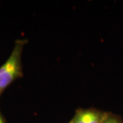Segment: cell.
<instances>
[{"mask_svg":"<svg viewBox=\"0 0 123 123\" xmlns=\"http://www.w3.org/2000/svg\"><path fill=\"white\" fill-rule=\"evenodd\" d=\"M27 39L15 41L10 56L0 67V95L10 85L22 77V54Z\"/></svg>","mask_w":123,"mask_h":123,"instance_id":"cell-1","label":"cell"},{"mask_svg":"<svg viewBox=\"0 0 123 123\" xmlns=\"http://www.w3.org/2000/svg\"><path fill=\"white\" fill-rule=\"evenodd\" d=\"M103 123H123V122L118 118L115 117L114 116L109 114Z\"/></svg>","mask_w":123,"mask_h":123,"instance_id":"cell-3","label":"cell"},{"mask_svg":"<svg viewBox=\"0 0 123 123\" xmlns=\"http://www.w3.org/2000/svg\"><path fill=\"white\" fill-rule=\"evenodd\" d=\"M108 115L94 109H79L69 123H103Z\"/></svg>","mask_w":123,"mask_h":123,"instance_id":"cell-2","label":"cell"},{"mask_svg":"<svg viewBox=\"0 0 123 123\" xmlns=\"http://www.w3.org/2000/svg\"><path fill=\"white\" fill-rule=\"evenodd\" d=\"M0 123H6L4 118V117L2 116V115H1V111H0Z\"/></svg>","mask_w":123,"mask_h":123,"instance_id":"cell-4","label":"cell"}]
</instances>
